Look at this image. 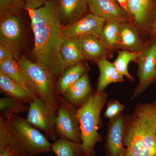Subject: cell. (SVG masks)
<instances>
[{"mask_svg":"<svg viewBox=\"0 0 156 156\" xmlns=\"http://www.w3.org/2000/svg\"><path fill=\"white\" fill-rule=\"evenodd\" d=\"M30 17L34 44L32 53L56 80L66 69L62 58L61 46L66 37L58 18L55 0H48L38 9H25Z\"/></svg>","mask_w":156,"mask_h":156,"instance_id":"1","label":"cell"},{"mask_svg":"<svg viewBox=\"0 0 156 156\" xmlns=\"http://www.w3.org/2000/svg\"><path fill=\"white\" fill-rule=\"evenodd\" d=\"M52 146L44 134L19 114H1L0 151L14 156H36L52 152Z\"/></svg>","mask_w":156,"mask_h":156,"instance_id":"2","label":"cell"},{"mask_svg":"<svg viewBox=\"0 0 156 156\" xmlns=\"http://www.w3.org/2000/svg\"><path fill=\"white\" fill-rule=\"evenodd\" d=\"M124 142L126 156H156V101L125 115Z\"/></svg>","mask_w":156,"mask_h":156,"instance_id":"3","label":"cell"},{"mask_svg":"<svg viewBox=\"0 0 156 156\" xmlns=\"http://www.w3.org/2000/svg\"><path fill=\"white\" fill-rule=\"evenodd\" d=\"M107 98L108 94L105 91L92 92L87 101L78 108L81 144L85 156H95V146L102 140L98 130L101 123V113Z\"/></svg>","mask_w":156,"mask_h":156,"instance_id":"4","label":"cell"},{"mask_svg":"<svg viewBox=\"0 0 156 156\" xmlns=\"http://www.w3.org/2000/svg\"><path fill=\"white\" fill-rule=\"evenodd\" d=\"M27 89L56 113L62 96L58 93L56 80L45 68L36 62L21 55L18 60Z\"/></svg>","mask_w":156,"mask_h":156,"instance_id":"5","label":"cell"},{"mask_svg":"<svg viewBox=\"0 0 156 156\" xmlns=\"http://www.w3.org/2000/svg\"><path fill=\"white\" fill-rule=\"evenodd\" d=\"M26 120L44 133L48 139L55 141L58 138L56 131V113L40 98H35L30 104Z\"/></svg>","mask_w":156,"mask_h":156,"instance_id":"6","label":"cell"},{"mask_svg":"<svg viewBox=\"0 0 156 156\" xmlns=\"http://www.w3.org/2000/svg\"><path fill=\"white\" fill-rule=\"evenodd\" d=\"M78 108L62 97L56 112V127L59 137L81 143V133L77 116Z\"/></svg>","mask_w":156,"mask_h":156,"instance_id":"7","label":"cell"},{"mask_svg":"<svg viewBox=\"0 0 156 156\" xmlns=\"http://www.w3.org/2000/svg\"><path fill=\"white\" fill-rule=\"evenodd\" d=\"M137 63L139 83L131 97V100L138 97L156 81V41L144 46Z\"/></svg>","mask_w":156,"mask_h":156,"instance_id":"8","label":"cell"},{"mask_svg":"<svg viewBox=\"0 0 156 156\" xmlns=\"http://www.w3.org/2000/svg\"><path fill=\"white\" fill-rule=\"evenodd\" d=\"M22 37L21 22L16 15L9 14L1 17L0 44L8 48L17 60L20 57Z\"/></svg>","mask_w":156,"mask_h":156,"instance_id":"9","label":"cell"},{"mask_svg":"<svg viewBox=\"0 0 156 156\" xmlns=\"http://www.w3.org/2000/svg\"><path fill=\"white\" fill-rule=\"evenodd\" d=\"M124 130L125 115L123 112L109 120L105 138V149L107 156H126Z\"/></svg>","mask_w":156,"mask_h":156,"instance_id":"10","label":"cell"},{"mask_svg":"<svg viewBox=\"0 0 156 156\" xmlns=\"http://www.w3.org/2000/svg\"><path fill=\"white\" fill-rule=\"evenodd\" d=\"M92 14L107 21L122 23L134 22L128 11L115 0H88Z\"/></svg>","mask_w":156,"mask_h":156,"instance_id":"11","label":"cell"},{"mask_svg":"<svg viewBox=\"0 0 156 156\" xmlns=\"http://www.w3.org/2000/svg\"><path fill=\"white\" fill-rule=\"evenodd\" d=\"M106 21L92 13L87 14L70 25L63 27V34L66 37L89 35L99 38Z\"/></svg>","mask_w":156,"mask_h":156,"instance_id":"12","label":"cell"},{"mask_svg":"<svg viewBox=\"0 0 156 156\" xmlns=\"http://www.w3.org/2000/svg\"><path fill=\"white\" fill-rule=\"evenodd\" d=\"M56 4L58 18L63 27L83 17L89 7L88 0H57Z\"/></svg>","mask_w":156,"mask_h":156,"instance_id":"13","label":"cell"},{"mask_svg":"<svg viewBox=\"0 0 156 156\" xmlns=\"http://www.w3.org/2000/svg\"><path fill=\"white\" fill-rule=\"evenodd\" d=\"M92 93L87 72L65 92L62 97L76 107L82 106Z\"/></svg>","mask_w":156,"mask_h":156,"instance_id":"14","label":"cell"},{"mask_svg":"<svg viewBox=\"0 0 156 156\" xmlns=\"http://www.w3.org/2000/svg\"><path fill=\"white\" fill-rule=\"evenodd\" d=\"M143 47L142 40L131 23H120L118 48L131 52H139Z\"/></svg>","mask_w":156,"mask_h":156,"instance_id":"15","label":"cell"},{"mask_svg":"<svg viewBox=\"0 0 156 156\" xmlns=\"http://www.w3.org/2000/svg\"><path fill=\"white\" fill-rule=\"evenodd\" d=\"M1 91L9 96L25 104H30L36 97L28 89H26L15 81L0 72Z\"/></svg>","mask_w":156,"mask_h":156,"instance_id":"16","label":"cell"},{"mask_svg":"<svg viewBox=\"0 0 156 156\" xmlns=\"http://www.w3.org/2000/svg\"><path fill=\"white\" fill-rule=\"evenodd\" d=\"M78 37L86 59L98 61L101 58H106L109 51L99 38L89 35Z\"/></svg>","mask_w":156,"mask_h":156,"instance_id":"17","label":"cell"},{"mask_svg":"<svg viewBox=\"0 0 156 156\" xmlns=\"http://www.w3.org/2000/svg\"><path fill=\"white\" fill-rule=\"evenodd\" d=\"M61 54L66 69L86 59L78 37L66 38L62 45Z\"/></svg>","mask_w":156,"mask_h":156,"instance_id":"18","label":"cell"},{"mask_svg":"<svg viewBox=\"0 0 156 156\" xmlns=\"http://www.w3.org/2000/svg\"><path fill=\"white\" fill-rule=\"evenodd\" d=\"M97 64L100 72L96 90L97 92L105 91L110 84L124 82L123 76L118 73L113 63L106 58L99 59Z\"/></svg>","mask_w":156,"mask_h":156,"instance_id":"19","label":"cell"},{"mask_svg":"<svg viewBox=\"0 0 156 156\" xmlns=\"http://www.w3.org/2000/svg\"><path fill=\"white\" fill-rule=\"evenodd\" d=\"M153 0H127L128 13L140 27L147 24L152 9Z\"/></svg>","mask_w":156,"mask_h":156,"instance_id":"20","label":"cell"},{"mask_svg":"<svg viewBox=\"0 0 156 156\" xmlns=\"http://www.w3.org/2000/svg\"><path fill=\"white\" fill-rule=\"evenodd\" d=\"M87 72V66L82 62L66 69L56 82L58 93L62 96L69 87Z\"/></svg>","mask_w":156,"mask_h":156,"instance_id":"21","label":"cell"},{"mask_svg":"<svg viewBox=\"0 0 156 156\" xmlns=\"http://www.w3.org/2000/svg\"><path fill=\"white\" fill-rule=\"evenodd\" d=\"M52 150L56 156H85L81 143L64 137H59L54 141Z\"/></svg>","mask_w":156,"mask_h":156,"instance_id":"22","label":"cell"},{"mask_svg":"<svg viewBox=\"0 0 156 156\" xmlns=\"http://www.w3.org/2000/svg\"><path fill=\"white\" fill-rule=\"evenodd\" d=\"M120 24L115 21H106L101 30L99 39L108 51L118 49Z\"/></svg>","mask_w":156,"mask_h":156,"instance_id":"23","label":"cell"},{"mask_svg":"<svg viewBox=\"0 0 156 156\" xmlns=\"http://www.w3.org/2000/svg\"><path fill=\"white\" fill-rule=\"evenodd\" d=\"M140 54V52H131L127 50H118V56L113 64L121 76L128 78L129 80L133 81L134 78L128 72V65L131 61L137 63Z\"/></svg>","mask_w":156,"mask_h":156,"instance_id":"24","label":"cell"},{"mask_svg":"<svg viewBox=\"0 0 156 156\" xmlns=\"http://www.w3.org/2000/svg\"><path fill=\"white\" fill-rule=\"evenodd\" d=\"M0 72L10 79L27 89L21 66L18 60L10 57L0 62Z\"/></svg>","mask_w":156,"mask_h":156,"instance_id":"25","label":"cell"},{"mask_svg":"<svg viewBox=\"0 0 156 156\" xmlns=\"http://www.w3.org/2000/svg\"><path fill=\"white\" fill-rule=\"evenodd\" d=\"M29 108L26 104L13 98L7 96L0 98V110L2 115L19 114L28 112Z\"/></svg>","mask_w":156,"mask_h":156,"instance_id":"26","label":"cell"},{"mask_svg":"<svg viewBox=\"0 0 156 156\" xmlns=\"http://www.w3.org/2000/svg\"><path fill=\"white\" fill-rule=\"evenodd\" d=\"M24 0H0V16L9 14L17 15L22 9H24Z\"/></svg>","mask_w":156,"mask_h":156,"instance_id":"27","label":"cell"},{"mask_svg":"<svg viewBox=\"0 0 156 156\" xmlns=\"http://www.w3.org/2000/svg\"><path fill=\"white\" fill-rule=\"evenodd\" d=\"M125 108V106L119 101L115 99H112L107 105L104 116L106 119L111 120L123 112Z\"/></svg>","mask_w":156,"mask_h":156,"instance_id":"28","label":"cell"},{"mask_svg":"<svg viewBox=\"0 0 156 156\" xmlns=\"http://www.w3.org/2000/svg\"><path fill=\"white\" fill-rule=\"evenodd\" d=\"M24 9H34L41 7L48 0H24Z\"/></svg>","mask_w":156,"mask_h":156,"instance_id":"29","label":"cell"},{"mask_svg":"<svg viewBox=\"0 0 156 156\" xmlns=\"http://www.w3.org/2000/svg\"><path fill=\"white\" fill-rule=\"evenodd\" d=\"M10 57L14 58L11 51L5 46L0 44V62Z\"/></svg>","mask_w":156,"mask_h":156,"instance_id":"30","label":"cell"},{"mask_svg":"<svg viewBox=\"0 0 156 156\" xmlns=\"http://www.w3.org/2000/svg\"><path fill=\"white\" fill-rule=\"evenodd\" d=\"M115 1L119 3L121 7H122L123 8H124L125 10L127 11V0H115Z\"/></svg>","mask_w":156,"mask_h":156,"instance_id":"31","label":"cell"},{"mask_svg":"<svg viewBox=\"0 0 156 156\" xmlns=\"http://www.w3.org/2000/svg\"><path fill=\"white\" fill-rule=\"evenodd\" d=\"M0 156H14L7 151H0Z\"/></svg>","mask_w":156,"mask_h":156,"instance_id":"32","label":"cell"},{"mask_svg":"<svg viewBox=\"0 0 156 156\" xmlns=\"http://www.w3.org/2000/svg\"><path fill=\"white\" fill-rule=\"evenodd\" d=\"M152 32L154 35L156 36V18L154 21L152 27Z\"/></svg>","mask_w":156,"mask_h":156,"instance_id":"33","label":"cell"}]
</instances>
